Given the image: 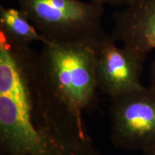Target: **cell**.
Wrapping results in <instances>:
<instances>
[{"label":"cell","mask_w":155,"mask_h":155,"mask_svg":"<svg viewBox=\"0 0 155 155\" xmlns=\"http://www.w3.org/2000/svg\"><path fill=\"white\" fill-rule=\"evenodd\" d=\"M83 116L50 88L39 53L0 32V155H101Z\"/></svg>","instance_id":"obj_1"},{"label":"cell","mask_w":155,"mask_h":155,"mask_svg":"<svg viewBox=\"0 0 155 155\" xmlns=\"http://www.w3.org/2000/svg\"><path fill=\"white\" fill-rule=\"evenodd\" d=\"M40 65L53 92L77 113L94 109L98 99L96 49L83 44L42 43Z\"/></svg>","instance_id":"obj_2"},{"label":"cell","mask_w":155,"mask_h":155,"mask_svg":"<svg viewBox=\"0 0 155 155\" xmlns=\"http://www.w3.org/2000/svg\"><path fill=\"white\" fill-rule=\"evenodd\" d=\"M47 41L83 44L95 49L107 37L102 26L104 5L94 0H17Z\"/></svg>","instance_id":"obj_3"},{"label":"cell","mask_w":155,"mask_h":155,"mask_svg":"<svg viewBox=\"0 0 155 155\" xmlns=\"http://www.w3.org/2000/svg\"><path fill=\"white\" fill-rule=\"evenodd\" d=\"M111 141L116 148L144 152L155 144V88L144 86L111 98Z\"/></svg>","instance_id":"obj_4"},{"label":"cell","mask_w":155,"mask_h":155,"mask_svg":"<svg viewBox=\"0 0 155 155\" xmlns=\"http://www.w3.org/2000/svg\"><path fill=\"white\" fill-rule=\"evenodd\" d=\"M116 42L107 35L96 48L98 89L111 98L143 86L141 77L145 60Z\"/></svg>","instance_id":"obj_5"},{"label":"cell","mask_w":155,"mask_h":155,"mask_svg":"<svg viewBox=\"0 0 155 155\" xmlns=\"http://www.w3.org/2000/svg\"><path fill=\"white\" fill-rule=\"evenodd\" d=\"M113 18L111 36L146 60L155 49V0H131Z\"/></svg>","instance_id":"obj_6"},{"label":"cell","mask_w":155,"mask_h":155,"mask_svg":"<svg viewBox=\"0 0 155 155\" xmlns=\"http://www.w3.org/2000/svg\"><path fill=\"white\" fill-rule=\"evenodd\" d=\"M0 32L11 41L21 45L48 42L22 9L2 5L0 7Z\"/></svg>","instance_id":"obj_7"},{"label":"cell","mask_w":155,"mask_h":155,"mask_svg":"<svg viewBox=\"0 0 155 155\" xmlns=\"http://www.w3.org/2000/svg\"><path fill=\"white\" fill-rule=\"evenodd\" d=\"M103 5H108L110 6H119L127 5L131 0H94Z\"/></svg>","instance_id":"obj_8"},{"label":"cell","mask_w":155,"mask_h":155,"mask_svg":"<svg viewBox=\"0 0 155 155\" xmlns=\"http://www.w3.org/2000/svg\"><path fill=\"white\" fill-rule=\"evenodd\" d=\"M150 86L155 88V58L152 62L150 69Z\"/></svg>","instance_id":"obj_9"},{"label":"cell","mask_w":155,"mask_h":155,"mask_svg":"<svg viewBox=\"0 0 155 155\" xmlns=\"http://www.w3.org/2000/svg\"><path fill=\"white\" fill-rule=\"evenodd\" d=\"M144 155H155V144L144 152Z\"/></svg>","instance_id":"obj_10"}]
</instances>
